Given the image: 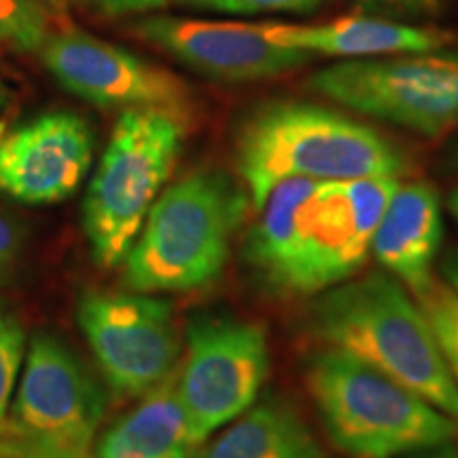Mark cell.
<instances>
[{
	"label": "cell",
	"instance_id": "obj_24",
	"mask_svg": "<svg viewBox=\"0 0 458 458\" xmlns=\"http://www.w3.org/2000/svg\"><path fill=\"white\" fill-rule=\"evenodd\" d=\"M105 15H134L162 9L168 0H89Z\"/></svg>",
	"mask_w": 458,
	"mask_h": 458
},
{
	"label": "cell",
	"instance_id": "obj_23",
	"mask_svg": "<svg viewBox=\"0 0 458 458\" xmlns=\"http://www.w3.org/2000/svg\"><path fill=\"white\" fill-rule=\"evenodd\" d=\"M359 7L393 17L433 15L442 7V0H354Z\"/></svg>",
	"mask_w": 458,
	"mask_h": 458
},
{
	"label": "cell",
	"instance_id": "obj_20",
	"mask_svg": "<svg viewBox=\"0 0 458 458\" xmlns=\"http://www.w3.org/2000/svg\"><path fill=\"white\" fill-rule=\"evenodd\" d=\"M26 329L11 308L0 301V427L9 414L17 374L24 363Z\"/></svg>",
	"mask_w": 458,
	"mask_h": 458
},
{
	"label": "cell",
	"instance_id": "obj_10",
	"mask_svg": "<svg viewBox=\"0 0 458 458\" xmlns=\"http://www.w3.org/2000/svg\"><path fill=\"white\" fill-rule=\"evenodd\" d=\"M77 320L108 386L123 397H145L176 374L181 337L174 308L157 293L85 291Z\"/></svg>",
	"mask_w": 458,
	"mask_h": 458
},
{
	"label": "cell",
	"instance_id": "obj_28",
	"mask_svg": "<svg viewBox=\"0 0 458 458\" xmlns=\"http://www.w3.org/2000/svg\"><path fill=\"white\" fill-rule=\"evenodd\" d=\"M448 206H450V213H452V216H454V219L458 221V187L454 189V191L450 193Z\"/></svg>",
	"mask_w": 458,
	"mask_h": 458
},
{
	"label": "cell",
	"instance_id": "obj_15",
	"mask_svg": "<svg viewBox=\"0 0 458 458\" xmlns=\"http://www.w3.org/2000/svg\"><path fill=\"white\" fill-rule=\"evenodd\" d=\"M261 28L270 41L283 47L300 49L308 55L320 54L348 57V60L427 54V51L445 49L456 41L454 32L442 28L360 15L340 17L327 24H261Z\"/></svg>",
	"mask_w": 458,
	"mask_h": 458
},
{
	"label": "cell",
	"instance_id": "obj_30",
	"mask_svg": "<svg viewBox=\"0 0 458 458\" xmlns=\"http://www.w3.org/2000/svg\"><path fill=\"white\" fill-rule=\"evenodd\" d=\"M454 162H456V165H458V145H456V148H454Z\"/></svg>",
	"mask_w": 458,
	"mask_h": 458
},
{
	"label": "cell",
	"instance_id": "obj_5",
	"mask_svg": "<svg viewBox=\"0 0 458 458\" xmlns=\"http://www.w3.org/2000/svg\"><path fill=\"white\" fill-rule=\"evenodd\" d=\"M303 380L329 439L351 458H401L458 437L442 410L335 348L310 354Z\"/></svg>",
	"mask_w": 458,
	"mask_h": 458
},
{
	"label": "cell",
	"instance_id": "obj_22",
	"mask_svg": "<svg viewBox=\"0 0 458 458\" xmlns=\"http://www.w3.org/2000/svg\"><path fill=\"white\" fill-rule=\"evenodd\" d=\"M24 250V227L0 210V286L13 276Z\"/></svg>",
	"mask_w": 458,
	"mask_h": 458
},
{
	"label": "cell",
	"instance_id": "obj_2",
	"mask_svg": "<svg viewBox=\"0 0 458 458\" xmlns=\"http://www.w3.org/2000/svg\"><path fill=\"white\" fill-rule=\"evenodd\" d=\"M236 168L250 204L259 208L280 181L401 179L410 172V157L376 128L334 108L274 100L240 123Z\"/></svg>",
	"mask_w": 458,
	"mask_h": 458
},
{
	"label": "cell",
	"instance_id": "obj_18",
	"mask_svg": "<svg viewBox=\"0 0 458 458\" xmlns=\"http://www.w3.org/2000/svg\"><path fill=\"white\" fill-rule=\"evenodd\" d=\"M416 300L427 314L452 380L458 386V295L444 280L435 278L431 286Z\"/></svg>",
	"mask_w": 458,
	"mask_h": 458
},
{
	"label": "cell",
	"instance_id": "obj_25",
	"mask_svg": "<svg viewBox=\"0 0 458 458\" xmlns=\"http://www.w3.org/2000/svg\"><path fill=\"white\" fill-rule=\"evenodd\" d=\"M439 270H442L444 283L458 295V246L456 249H452L450 253H445Z\"/></svg>",
	"mask_w": 458,
	"mask_h": 458
},
{
	"label": "cell",
	"instance_id": "obj_16",
	"mask_svg": "<svg viewBox=\"0 0 458 458\" xmlns=\"http://www.w3.org/2000/svg\"><path fill=\"white\" fill-rule=\"evenodd\" d=\"M196 458H327L293 405L266 397L229 422Z\"/></svg>",
	"mask_w": 458,
	"mask_h": 458
},
{
	"label": "cell",
	"instance_id": "obj_11",
	"mask_svg": "<svg viewBox=\"0 0 458 458\" xmlns=\"http://www.w3.org/2000/svg\"><path fill=\"white\" fill-rule=\"evenodd\" d=\"M43 64L66 91L100 108H151L182 123L196 117V98L174 72L159 68L81 30L49 34L41 47Z\"/></svg>",
	"mask_w": 458,
	"mask_h": 458
},
{
	"label": "cell",
	"instance_id": "obj_13",
	"mask_svg": "<svg viewBox=\"0 0 458 458\" xmlns=\"http://www.w3.org/2000/svg\"><path fill=\"white\" fill-rule=\"evenodd\" d=\"M96 136L81 114L49 111L0 140V191L24 204H55L88 176Z\"/></svg>",
	"mask_w": 458,
	"mask_h": 458
},
{
	"label": "cell",
	"instance_id": "obj_7",
	"mask_svg": "<svg viewBox=\"0 0 458 458\" xmlns=\"http://www.w3.org/2000/svg\"><path fill=\"white\" fill-rule=\"evenodd\" d=\"M13 408L0 427V458H94L105 393L81 359L51 334L30 340Z\"/></svg>",
	"mask_w": 458,
	"mask_h": 458
},
{
	"label": "cell",
	"instance_id": "obj_9",
	"mask_svg": "<svg viewBox=\"0 0 458 458\" xmlns=\"http://www.w3.org/2000/svg\"><path fill=\"white\" fill-rule=\"evenodd\" d=\"M185 337L176 391L198 448L259 397L270 374V344L261 323L225 312L193 317Z\"/></svg>",
	"mask_w": 458,
	"mask_h": 458
},
{
	"label": "cell",
	"instance_id": "obj_14",
	"mask_svg": "<svg viewBox=\"0 0 458 458\" xmlns=\"http://www.w3.org/2000/svg\"><path fill=\"white\" fill-rule=\"evenodd\" d=\"M444 240L442 199L431 182H399L377 223L371 255L414 297L431 286Z\"/></svg>",
	"mask_w": 458,
	"mask_h": 458
},
{
	"label": "cell",
	"instance_id": "obj_27",
	"mask_svg": "<svg viewBox=\"0 0 458 458\" xmlns=\"http://www.w3.org/2000/svg\"><path fill=\"white\" fill-rule=\"evenodd\" d=\"M164 458H196V448H182V450H176V452H172V454L164 456Z\"/></svg>",
	"mask_w": 458,
	"mask_h": 458
},
{
	"label": "cell",
	"instance_id": "obj_29",
	"mask_svg": "<svg viewBox=\"0 0 458 458\" xmlns=\"http://www.w3.org/2000/svg\"><path fill=\"white\" fill-rule=\"evenodd\" d=\"M43 3L54 4V7H62V0H43Z\"/></svg>",
	"mask_w": 458,
	"mask_h": 458
},
{
	"label": "cell",
	"instance_id": "obj_17",
	"mask_svg": "<svg viewBox=\"0 0 458 458\" xmlns=\"http://www.w3.org/2000/svg\"><path fill=\"white\" fill-rule=\"evenodd\" d=\"M196 448L185 408L176 391V374L140 397V403L113 422L94 448V458H164Z\"/></svg>",
	"mask_w": 458,
	"mask_h": 458
},
{
	"label": "cell",
	"instance_id": "obj_21",
	"mask_svg": "<svg viewBox=\"0 0 458 458\" xmlns=\"http://www.w3.org/2000/svg\"><path fill=\"white\" fill-rule=\"evenodd\" d=\"M193 9L216 11L232 15H257V13H306L317 9L323 0H176Z\"/></svg>",
	"mask_w": 458,
	"mask_h": 458
},
{
	"label": "cell",
	"instance_id": "obj_1",
	"mask_svg": "<svg viewBox=\"0 0 458 458\" xmlns=\"http://www.w3.org/2000/svg\"><path fill=\"white\" fill-rule=\"evenodd\" d=\"M399 179H286L257 208L244 261L278 297H314L352 278L371 255V240Z\"/></svg>",
	"mask_w": 458,
	"mask_h": 458
},
{
	"label": "cell",
	"instance_id": "obj_26",
	"mask_svg": "<svg viewBox=\"0 0 458 458\" xmlns=\"http://www.w3.org/2000/svg\"><path fill=\"white\" fill-rule=\"evenodd\" d=\"M405 458H458L456 448H448V445H437V448L431 450H420L414 452V454H408Z\"/></svg>",
	"mask_w": 458,
	"mask_h": 458
},
{
	"label": "cell",
	"instance_id": "obj_6",
	"mask_svg": "<svg viewBox=\"0 0 458 458\" xmlns=\"http://www.w3.org/2000/svg\"><path fill=\"white\" fill-rule=\"evenodd\" d=\"M187 123L151 108L123 111L83 202V232L105 270L122 266L179 162Z\"/></svg>",
	"mask_w": 458,
	"mask_h": 458
},
{
	"label": "cell",
	"instance_id": "obj_8",
	"mask_svg": "<svg viewBox=\"0 0 458 458\" xmlns=\"http://www.w3.org/2000/svg\"><path fill=\"white\" fill-rule=\"evenodd\" d=\"M310 88L354 113L428 139L458 130V49L346 60L314 72Z\"/></svg>",
	"mask_w": 458,
	"mask_h": 458
},
{
	"label": "cell",
	"instance_id": "obj_4",
	"mask_svg": "<svg viewBox=\"0 0 458 458\" xmlns=\"http://www.w3.org/2000/svg\"><path fill=\"white\" fill-rule=\"evenodd\" d=\"M250 198L232 174L215 168L189 172L148 210L123 259L122 283L140 293H187L221 276Z\"/></svg>",
	"mask_w": 458,
	"mask_h": 458
},
{
	"label": "cell",
	"instance_id": "obj_12",
	"mask_svg": "<svg viewBox=\"0 0 458 458\" xmlns=\"http://www.w3.org/2000/svg\"><path fill=\"white\" fill-rule=\"evenodd\" d=\"M131 30L191 71L227 83L280 77L308 64L312 57L270 41L261 24L151 15L136 21Z\"/></svg>",
	"mask_w": 458,
	"mask_h": 458
},
{
	"label": "cell",
	"instance_id": "obj_3",
	"mask_svg": "<svg viewBox=\"0 0 458 458\" xmlns=\"http://www.w3.org/2000/svg\"><path fill=\"white\" fill-rule=\"evenodd\" d=\"M306 327L325 346L393 377L458 425V386L427 314L388 272L352 276L314 295Z\"/></svg>",
	"mask_w": 458,
	"mask_h": 458
},
{
	"label": "cell",
	"instance_id": "obj_19",
	"mask_svg": "<svg viewBox=\"0 0 458 458\" xmlns=\"http://www.w3.org/2000/svg\"><path fill=\"white\" fill-rule=\"evenodd\" d=\"M49 21L38 0H0V45L15 51H41Z\"/></svg>",
	"mask_w": 458,
	"mask_h": 458
}]
</instances>
